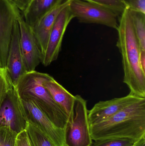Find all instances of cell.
Listing matches in <instances>:
<instances>
[{"label": "cell", "instance_id": "6", "mask_svg": "<svg viewBox=\"0 0 145 146\" xmlns=\"http://www.w3.org/2000/svg\"><path fill=\"white\" fill-rule=\"evenodd\" d=\"M27 123L22 100L13 86L0 108V127L10 128L18 134L26 129Z\"/></svg>", "mask_w": 145, "mask_h": 146}, {"label": "cell", "instance_id": "7", "mask_svg": "<svg viewBox=\"0 0 145 146\" xmlns=\"http://www.w3.org/2000/svg\"><path fill=\"white\" fill-rule=\"evenodd\" d=\"M28 122L45 135L56 146H65L64 130L57 127L32 100L21 98Z\"/></svg>", "mask_w": 145, "mask_h": 146}, {"label": "cell", "instance_id": "17", "mask_svg": "<svg viewBox=\"0 0 145 146\" xmlns=\"http://www.w3.org/2000/svg\"><path fill=\"white\" fill-rule=\"evenodd\" d=\"M26 130L32 146H56L45 135L31 123L28 122Z\"/></svg>", "mask_w": 145, "mask_h": 146}, {"label": "cell", "instance_id": "10", "mask_svg": "<svg viewBox=\"0 0 145 146\" xmlns=\"http://www.w3.org/2000/svg\"><path fill=\"white\" fill-rule=\"evenodd\" d=\"M20 31V44L27 72L35 71L41 62L43 56L31 27L21 14L18 19Z\"/></svg>", "mask_w": 145, "mask_h": 146}, {"label": "cell", "instance_id": "20", "mask_svg": "<svg viewBox=\"0 0 145 146\" xmlns=\"http://www.w3.org/2000/svg\"><path fill=\"white\" fill-rule=\"evenodd\" d=\"M89 2L94 3L109 8L114 11L118 16L121 14L127 6L121 0H83Z\"/></svg>", "mask_w": 145, "mask_h": 146}, {"label": "cell", "instance_id": "5", "mask_svg": "<svg viewBox=\"0 0 145 146\" xmlns=\"http://www.w3.org/2000/svg\"><path fill=\"white\" fill-rule=\"evenodd\" d=\"M69 7L74 18L80 23L99 24L117 29L118 16L109 8L83 0H73Z\"/></svg>", "mask_w": 145, "mask_h": 146}, {"label": "cell", "instance_id": "26", "mask_svg": "<svg viewBox=\"0 0 145 146\" xmlns=\"http://www.w3.org/2000/svg\"><path fill=\"white\" fill-rule=\"evenodd\" d=\"M133 146H145V137L138 140Z\"/></svg>", "mask_w": 145, "mask_h": 146}, {"label": "cell", "instance_id": "27", "mask_svg": "<svg viewBox=\"0 0 145 146\" xmlns=\"http://www.w3.org/2000/svg\"><path fill=\"white\" fill-rule=\"evenodd\" d=\"M0 146H1V145H0Z\"/></svg>", "mask_w": 145, "mask_h": 146}, {"label": "cell", "instance_id": "24", "mask_svg": "<svg viewBox=\"0 0 145 146\" xmlns=\"http://www.w3.org/2000/svg\"><path fill=\"white\" fill-rule=\"evenodd\" d=\"M20 11L24 12L30 4L31 0H9Z\"/></svg>", "mask_w": 145, "mask_h": 146}, {"label": "cell", "instance_id": "21", "mask_svg": "<svg viewBox=\"0 0 145 146\" xmlns=\"http://www.w3.org/2000/svg\"><path fill=\"white\" fill-rule=\"evenodd\" d=\"M17 133L7 127H0L1 146H14Z\"/></svg>", "mask_w": 145, "mask_h": 146}, {"label": "cell", "instance_id": "8", "mask_svg": "<svg viewBox=\"0 0 145 146\" xmlns=\"http://www.w3.org/2000/svg\"><path fill=\"white\" fill-rule=\"evenodd\" d=\"M20 15L9 0H0V67L6 68L13 28Z\"/></svg>", "mask_w": 145, "mask_h": 146}, {"label": "cell", "instance_id": "9", "mask_svg": "<svg viewBox=\"0 0 145 146\" xmlns=\"http://www.w3.org/2000/svg\"><path fill=\"white\" fill-rule=\"evenodd\" d=\"M69 5L59 13L50 33L47 50L41 62L45 66H48L58 59L65 33L68 25L74 18Z\"/></svg>", "mask_w": 145, "mask_h": 146}, {"label": "cell", "instance_id": "2", "mask_svg": "<svg viewBox=\"0 0 145 146\" xmlns=\"http://www.w3.org/2000/svg\"><path fill=\"white\" fill-rule=\"evenodd\" d=\"M94 141L124 138L139 140L145 137V98L129 105L110 118L90 125Z\"/></svg>", "mask_w": 145, "mask_h": 146}, {"label": "cell", "instance_id": "3", "mask_svg": "<svg viewBox=\"0 0 145 146\" xmlns=\"http://www.w3.org/2000/svg\"><path fill=\"white\" fill-rule=\"evenodd\" d=\"M51 76L35 71L27 72L19 80L16 88L20 98L32 100L57 127L64 130L69 117L43 86Z\"/></svg>", "mask_w": 145, "mask_h": 146}, {"label": "cell", "instance_id": "16", "mask_svg": "<svg viewBox=\"0 0 145 146\" xmlns=\"http://www.w3.org/2000/svg\"><path fill=\"white\" fill-rule=\"evenodd\" d=\"M130 12L140 52L145 51V13L131 9Z\"/></svg>", "mask_w": 145, "mask_h": 146}, {"label": "cell", "instance_id": "18", "mask_svg": "<svg viewBox=\"0 0 145 146\" xmlns=\"http://www.w3.org/2000/svg\"><path fill=\"white\" fill-rule=\"evenodd\" d=\"M13 86L6 68L0 67V108Z\"/></svg>", "mask_w": 145, "mask_h": 146}, {"label": "cell", "instance_id": "22", "mask_svg": "<svg viewBox=\"0 0 145 146\" xmlns=\"http://www.w3.org/2000/svg\"><path fill=\"white\" fill-rule=\"evenodd\" d=\"M131 9L145 13V0H121Z\"/></svg>", "mask_w": 145, "mask_h": 146}, {"label": "cell", "instance_id": "4", "mask_svg": "<svg viewBox=\"0 0 145 146\" xmlns=\"http://www.w3.org/2000/svg\"><path fill=\"white\" fill-rule=\"evenodd\" d=\"M72 115L64 129L65 146H91V136L87 102L81 96L75 95Z\"/></svg>", "mask_w": 145, "mask_h": 146}, {"label": "cell", "instance_id": "23", "mask_svg": "<svg viewBox=\"0 0 145 146\" xmlns=\"http://www.w3.org/2000/svg\"><path fill=\"white\" fill-rule=\"evenodd\" d=\"M14 146H32L26 129L17 134Z\"/></svg>", "mask_w": 145, "mask_h": 146}, {"label": "cell", "instance_id": "12", "mask_svg": "<svg viewBox=\"0 0 145 146\" xmlns=\"http://www.w3.org/2000/svg\"><path fill=\"white\" fill-rule=\"evenodd\" d=\"M131 93L125 97L100 101L88 111L90 125L103 121L141 98Z\"/></svg>", "mask_w": 145, "mask_h": 146}, {"label": "cell", "instance_id": "11", "mask_svg": "<svg viewBox=\"0 0 145 146\" xmlns=\"http://www.w3.org/2000/svg\"><path fill=\"white\" fill-rule=\"evenodd\" d=\"M13 84L16 86L19 80L27 73L20 44V31L18 21L14 23L6 66Z\"/></svg>", "mask_w": 145, "mask_h": 146}, {"label": "cell", "instance_id": "25", "mask_svg": "<svg viewBox=\"0 0 145 146\" xmlns=\"http://www.w3.org/2000/svg\"><path fill=\"white\" fill-rule=\"evenodd\" d=\"M140 64L142 70L145 72V51L140 52Z\"/></svg>", "mask_w": 145, "mask_h": 146}, {"label": "cell", "instance_id": "14", "mask_svg": "<svg viewBox=\"0 0 145 146\" xmlns=\"http://www.w3.org/2000/svg\"><path fill=\"white\" fill-rule=\"evenodd\" d=\"M43 86L69 118L73 113L75 96L69 92L52 76L44 82Z\"/></svg>", "mask_w": 145, "mask_h": 146}, {"label": "cell", "instance_id": "1", "mask_svg": "<svg viewBox=\"0 0 145 146\" xmlns=\"http://www.w3.org/2000/svg\"><path fill=\"white\" fill-rule=\"evenodd\" d=\"M116 46L121 55L123 82L130 92L145 98V72L140 64V49L134 29L130 9L127 7L118 17Z\"/></svg>", "mask_w": 145, "mask_h": 146}, {"label": "cell", "instance_id": "13", "mask_svg": "<svg viewBox=\"0 0 145 146\" xmlns=\"http://www.w3.org/2000/svg\"><path fill=\"white\" fill-rule=\"evenodd\" d=\"M72 1L66 0L56 6L41 18L38 22L31 27L43 58L47 50L50 33L57 16L65 7L70 4Z\"/></svg>", "mask_w": 145, "mask_h": 146}, {"label": "cell", "instance_id": "19", "mask_svg": "<svg viewBox=\"0 0 145 146\" xmlns=\"http://www.w3.org/2000/svg\"><path fill=\"white\" fill-rule=\"evenodd\" d=\"M138 141L129 138H110L94 141L91 146H133Z\"/></svg>", "mask_w": 145, "mask_h": 146}, {"label": "cell", "instance_id": "15", "mask_svg": "<svg viewBox=\"0 0 145 146\" xmlns=\"http://www.w3.org/2000/svg\"><path fill=\"white\" fill-rule=\"evenodd\" d=\"M66 0H31L23 12L25 21L31 27L46 14Z\"/></svg>", "mask_w": 145, "mask_h": 146}]
</instances>
